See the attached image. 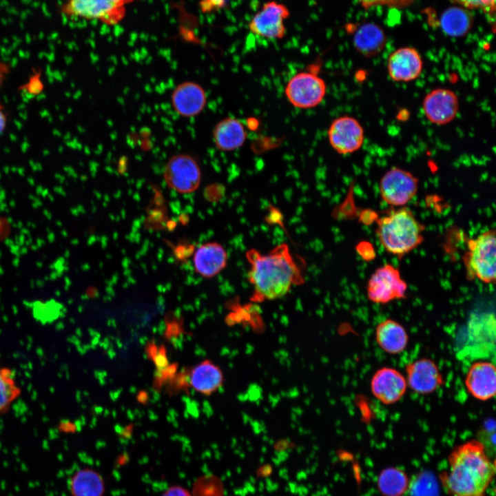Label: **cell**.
<instances>
[{"mask_svg": "<svg viewBox=\"0 0 496 496\" xmlns=\"http://www.w3.org/2000/svg\"><path fill=\"white\" fill-rule=\"evenodd\" d=\"M246 256L251 265L247 276L254 288L251 297L253 302L282 298L293 285L304 282L302 269L285 243L275 247L266 254L251 249Z\"/></svg>", "mask_w": 496, "mask_h": 496, "instance_id": "6da1fadb", "label": "cell"}, {"mask_svg": "<svg viewBox=\"0 0 496 496\" xmlns=\"http://www.w3.org/2000/svg\"><path fill=\"white\" fill-rule=\"evenodd\" d=\"M442 481L453 496H484L495 473L484 444L477 440L455 447L448 456Z\"/></svg>", "mask_w": 496, "mask_h": 496, "instance_id": "7a4b0ae2", "label": "cell"}, {"mask_svg": "<svg viewBox=\"0 0 496 496\" xmlns=\"http://www.w3.org/2000/svg\"><path fill=\"white\" fill-rule=\"evenodd\" d=\"M376 234L384 249L399 257L409 253L423 241V225L407 207L392 210L377 221Z\"/></svg>", "mask_w": 496, "mask_h": 496, "instance_id": "3957f363", "label": "cell"}, {"mask_svg": "<svg viewBox=\"0 0 496 496\" xmlns=\"http://www.w3.org/2000/svg\"><path fill=\"white\" fill-rule=\"evenodd\" d=\"M458 355L464 358H489L495 350V318L493 313L475 314L468 322Z\"/></svg>", "mask_w": 496, "mask_h": 496, "instance_id": "277c9868", "label": "cell"}, {"mask_svg": "<svg viewBox=\"0 0 496 496\" xmlns=\"http://www.w3.org/2000/svg\"><path fill=\"white\" fill-rule=\"evenodd\" d=\"M468 251L464 261L468 278H476L482 282L494 283L496 276L495 231L488 230L468 242Z\"/></svg>", "mask_w": 496, "mask_h": 496, "instance_id": "5b68a950", "label": "cell"}, {"mask_svg": "<svg viewBox=\"0 0 496 496\" xmlns=\"http://www.w3.org/2000/svg\"><path fill=\"white\" fill-rule=\"evenodd\" d=\"M134 0H65L59 8L66 18L98 20L108 25L121 22L125 6Z\"/></svg>", "mask_w": 496, "mask_h": 496, "instance_id": "8992f818", "label": "cell"}, {"mask_svg": "<svg viewBox=\"0 0 496 496\" xmlns=\"http://www.w3.org/2000/svg\"><path fill=\"white\" fill-rule=\"evenodd\" d=\"M315 68L297 72L288 81L285 94L293 106L310 109L319 105L324 100L327 84Z\"/></svg>", "mask_w": 496, "mask_h": 496, "instance_id": "52a82bcc", "label": "cell"}, {"mask_svg": "<svg viewBox=\"0 0 496 496\" xmlns=\"http://www.w3.org/2000/svg\"><path fill=\"white\" fill-rule=\"evenodd\" d=\"M201 169L196 159L189 154L171 156L163 169L167 185L179 194L195 192L201 183Z\"/></svg>", "mask_w": 496, "mask_h": 496, "instance_id": "ba28073f", "label": "cell"}, {"mask_svg": "<svg viewBox=\"0 0 496 496\" xmlns=\"http://www.w3.org/2000/svg\"><path fill=\"white\" fill-rule=\"evenodd\" d=\"M382 198L394 207H403L416 195L418 179L411 172L397 167L386 172L379 183Z\"/></svg>", "mask_w": 496, "mask_h": 496, "instance_id": "9c48e42d", "label": "cell"}, {"mask_svg": "<svg viewBox=\"0 0 496 496\" xmlns=\"http://www.w3.org/2000/svg\"><path fill=\"white\" fill-rule=\"evenodd\" d=\"M407 285L401 278L399 270L386 264L378 268L367 284L369 299L377 304H386L405 298Z\"/></svg>", "mask_w": 496, "mask_h": 496, "instance_id": "30bf717a", "label": "cell"}, {"mask_svg": "<svg viewBox=\"0 0 496 496\" xmlns=\"http://www.w3.org/2000/svg\"><path fill=\"white\" fill-rule=\"evenodd\" d=\"M327 136L330 145L337 153L347 155L362 147L364 141V130L355 118L343 115L331 122Z\"/></svg>", "mask_w": 496, "mask_h": 496, "instance_id": "8fae6325", "label": "cell"}, {"mask_svg": "<svg viewBox=\"0 0 496 496\" xmlns=\"http://www.w3.org/2000/svg\"><path fill=\"white\" fill-rule=\"evenodd\" d=\"M459 99L451 90L437 87L428 92L422 101V111L426 119L437 125L453 121L459 112Z\"/></svg>", "mask_w": 496, "mask_h": 496, "instance_id": "7c38bea8", "label": "cell"}, {"mask_svg": "<svg viewBox=\"0 0 496 496\" xmlns=\"http://www.w3.org/2000/svg\"><path fill=\"white\" fill-rule=\"evenodd\" d=\"M289 14L285 5L274 1L267 2L249 23V29L264 38L282 39L286 32L284 21Z\"/></svg>", "mask_w": 496, "mask_h": 496, "instance_id": "4fadbf2b", "label": "cell"}, {"mask_svg": "<svg viewBox=\"0 0 496 496\" xmlns=\"http://www.w3.org/2000/svg\"><path fill=\"white\" fill-rule=\"evenodd\" d=\"M386 68L393 81L410 82L417 79L422 72L423 60L415 48L402 47L389 55Z\"/></svg>", "mask_w": 496, "mask_h": 496, "instance_id": "5bb4252c", "label": "cell"}, {"mask_svg": "<svg viewBox=\"0 0 496 496\" xmlns=\"http://www.w3.org/2000/svg\"><path fill=\"white\" fill-rule=\"evenodd\" d=\"M170 101L172 108L178 115L191 118L203 112L207 103V94L199 83L184 81L174 87Z\"/></svg>", "mask_w": 496, "mask_h": 496, "instance_id": "9a60e30c", "label": "cell"}, {"mask_svg": "<svg viewBox=\"0 0 496 496\" xmlns=\"http://www.w3.org/2000/svg\"><path fill=\"white\" fill-rule=\"evenodd\" d=\"M406 384L415 392L429 394L443 384L437 364L431 359L421 358L406 366Z\"/></svg>", "mask_w": 496, "mask_h": 496, "instance_id": "2e32d148", "label": "cell"}, {"mask_svg": "<svg viewBox=\"0 0 496 496\" xmlns=\"http://www.w3.org/2000/svg\"><path fill=\"white\" fill-rule=\"evenodd\" d=\"M405 378L396 369L383 367L378 369L371 380L373 395L384 404L399 401L406 390Z\"/></svg>", "mask_w": 496, "mask_h": 496, "instance_id": "e0dca14e", "label": "cell"}, {"mask_svg": "<svg viewBox=\"0 0 496 496\" xmlns=\"http://www.w3.org/2000/svg\"><path fill=\"white\" fill-rule=\"evenodd\" d=\"M465 384L468 391L475 398L482 401L493 398L496 392L495 365L488 361L475 362L466 374Z\"/></svg>", "mask_w": 496, "mask_h": 496, "instance_id": "ac0fdd59", "label": "cell"}, {"mask_svg": "<svg viewBox=\"0 0 496 496\" xmlns=\"http://www.w3.org/2000/svg\"><path fill=\"white\" fill-rule=\"evenodd\" d=\"M227 253L216 242L201 245L195 251L193 265L195 271L200 276L211 278L217 276L227 266Z\"/></svg>", "mask_w": 496, "mask_h": 496, "instance_id": "d6986e66", "label": "cell"}, {"mask_svg": "<svg viewBox=\"0 0 496 496\" xmlns=\"http://www.w3.org/2000/svg\"><path fill=\"white\" fill-rule=\"evenodd\" d=\"M349 32L353 34V44L362 56L371 58L380 54L386 43L384 30L377 24L366 22L354 26ZM350 30V29H347Z\"/></svg>", "mask_w": 496, "mask_h": 496, "instance_id": "ffe728a7", "label": "cell"}, {"mask_svg": "<svg viewBox=\"0 0 496 496\" xmlns=\"http://www.w3.org/2000/svg\"><path fill=\"white\" fill-rule=\"evenodd\" d=\"M247 136L243 123L234 117H227L218 121L212 132L216 147L223 152L240 148L245 143Z\"/></svg>", "mask_w": 496, "mask_h": 496, "instance_id": "44dd1931", "label": "cell"}, {"mask_svg": "<svg viewBox=\"0 0 496 496\" xmlns=\"http://www.w3.org/2000/svg\"><path fill=\"white\" fill-rule=\"evenodd\" d=\"M375 339L385 352L395 355L406 349L409 336L402 324L393 320L386 319L377 326Z\"/></svg>", "mask_w": 496, "mask_h": 496, "instance_id": "7402d4cb", "label": "cell"}, {"mask_svg": "<svg viewBox=\"0 0 496 496\" xmlns=\"http://www.w3.org/2000/svg\"><path fill=\"white\" fill-rule=\"evenodd\" d=\"M223 382L221 369L210 360H205L196 365L190 375V384L194 389L206 395L217 391Z\"/></svg>", "mask_w": 496, "mask_h": 496, "instance_id": "603a6c76", "label": "cell"}, {"mask_svg": "<svg viewBox=\"0 0 496 496\" xmlns=\"http://www.w3.org/2000/svg\"><path fill=\"white\" fill-rule=\"evenodd\" d=\"M473 23V16L467 9L453 6L444 10L439 19L440 26L446 35L460 37L466 34Z\"/></svg>", "mask_w": 496, "mask_h": 496, "instance_id": "cb8c5ba5", "label": "cell"}, {"mask_svg": "<svg viewBox=\"0 0 496 496\" xmlns=\"http://www.w3.org/2000/svg\"><path fill=\"white\" fill-rule=\"evenodd\" d=\"M377 484L383 496H402L410 485L406 473L395 467L383 469L378 475Z\"/></svg>", "mask_w": 496, "mask_h": 496, "instance_id": "d4e9b609", "label": "cell"}, {"mask_svg": "<svg viewBox=\"0 0 496 496\" xmlns=\"http://www.w3.org/2000/svg\"><path fill=\"white\" fill-rule=\"evenodd\" d=\"M70 487L73 496H102L104 492L102 477L91 469L78 471L72 478Z\"/></svg>", "mask_w": 496, "mask_h": 496, "instance_id": "484cf974", "label": "cell"}, {"mask_svg": "<svg viewBox=\"0 0 496 496\" xmlns=\"http://www.w3.org/2000/svg\"><path fill=\"white\" fill-rule=\"evenodd\" d=\"M21 393L12 371L0 364V414L8 412Z\"/></svg>", "mask_w": 496, "mask_h": 496, "instance_id": "4316f807", "label": "cell"}, {"mask_svg": "<svg viewBox=\"0 0 496 496\" xmlns=\"http://www.w3.org/2000/svg\"><path fill=\"white\" fill-rule=\"evenodd\" d=\"M452 3L467 10L479 9L493 17L495 11V0H450Z\"/></svg>", "mask_w": 496, "mask_h": 496, "instance_id": "83f0119b", "label": "cell"}, {"mask_svg": "<svg viewBox=\"0 0 496 496\" xmlns=\"http://www.w3.org/2000/svg\"><path fill=\"white\" fill-rule=\"evenodd\" d=\"M416 479L414 484L411 485L413 496H435V484L429 476L424 475Z\"/></svg>", "mask_w": 496, "mask_h": 496, "instance_id": "f1b7e54d", "label": "cell"}, {"mask_svg": "<svg viewBox=\"0 0 496 496\" xmlns=\"http://www.w3.org/2000/svg\"><path fill=\"white\" fill-rule=\"evenodd\" d=\"M415 0H358L361 6L365 9L381 6L390 8L402 9L411 6Z\"/></svg>", "mask_w": 496, "mask_h": 496, "instance_id": "f546056e", "label": "cell"}, {"mask_svg": "<svg viewBox=\"0 0 496 496\" xmlns=\"http://www.w3.org/2000/svg\"><path fill=\"white\" fill-rule=\"evenodd\" d=\"M43 85L41 81L39 74H32L27 84L23 85L22 88L25 89L30 94H39L43 90Z\"/></svg>", "mask_w": 496, "mask_h": 496, "instance_id": "4dcf8cb0", "label": "cell"}, {"mask_svg": "<svg viewBox=\"0 0 496 496\" xmlns=\"http://www.w3.org/2000/svg\"><path fill=\"white\" fill-rule=\"evenodd\" d=\"M10 72L11 65L0 59V91Z\"/></svg>", "mask_w": 496, "mask_h": 496, "instance_id": "1f68e13d", "label": "cell"}, {"mask_svg": "<svg viewBox=\"0 0 496 496\" xmlns=\"http://www.w3.org/2000/svg\"><path fill=\"white\" fill-rule=\"evenodd\" d=\"M163 496H191V495L185 488L174 486L167 489Z\"/></svg>", "mask_w": 496, "mask_h": 496, "instance_id": "d6a6232c", "label": "cell"}, {"mask_svg": "<svg viewBox=\"0 0 496 496\" xmlns=\"http://www.w3.org/2000/svg\"><path fill=\"white\" fill-rule=\"evenodd\" d=\"M8 123V116L3 105L0 103V136L6 131Z\"/></svg>", "mask_w": 496, "mask_h": 496, "instance_id": "836d02e7", "label": "cell"}, {"mask_svg": "<svg viewBox=\"0 0 496 496\" xmlns=\"http://www.w3.org/2000/svg\"><path fill=\"white\" fill-rule=\"evenodd\" d=\"M280 218H281L280 212L278 210H277L274 208H272L271 210H269V216L266 219L270 223H277V221H280Z\"/></svg>", "mask_w": 496, "mask_h": 496, "instance_id": "e575fe53", "label": "cell"}]
</instances>
